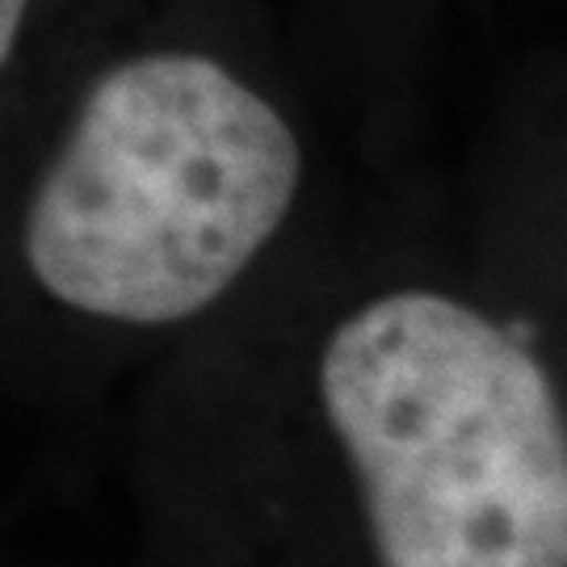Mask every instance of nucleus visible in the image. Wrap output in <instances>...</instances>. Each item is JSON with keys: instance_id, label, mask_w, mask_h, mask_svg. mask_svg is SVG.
I'll list each match as a JSON object with an SVG mask.
<instances>
[{"instance_id": "7ed1b4c3", "label": "nucleus", "mask_w": 567, "mask_h": 567, "mask_svg": "<svg viewBox=\"0 0 567 567\" xmlns=\"http://www.w3.org/2000/svg\"><path fill=\"white\" fill-rule=\"evenodd\" d=\"M42 9L47 0H0V84L13 76L25 47L39 34Z\"/></svg>"}, {"instance_id": "f03ea898", "label": "nucleus", "mask_w": 567, "mask_h": 567, "mask_svg": "<svg viewBox=\"0 0 567 567\" xmlns=\"http://www.w3.org/2000/svg\"><path fill=\"white\" fill-rule=\"evenodd\" d=\"M320 400L383 567H567V433L513 328L437 290L349 311Z\"/></svg>"}, {"instance_id": "f257e3e1", "label": "nucleus", "mask_w": 567, "mask_h": 567, "mask_svg": "<svg viewBox=\"0 0 567 567\" xmlns=\"http://www.w3.org/2000/svg\"><path fill=\"white\" fill-rule=\"evenodd\" d=\"M47 110L21 257L89 320L164 328L219 303L303 189L282 89L173 18L97 42Z\"/></svg>"}]
</instances>
